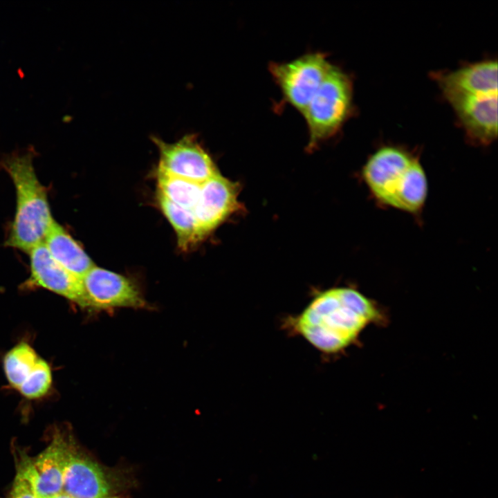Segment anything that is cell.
<instances>
[{
  "label": "cell",
  "instance_id": "6da1fadb",
  "mask_svg": "<svg viewBox=\"0 0 498 498\" xmlns=\"http://www.w3.org/2000/svg\"><path fill=\"white\" fill-rule=\"evenodd\" d=\"M377 317L369 299L352 288L338 287L316 293L299 313L284 320L283 326L321 353L332 355L354 343Z\"/></svg>",
  "mask_w": 498,
  "mask_h": 498
},
{
  "label": "cell",
  "instance_id": "7a4b0ae2",
  "mask_svg": "<svg viewBox=\"0 0 498 498\" xmlns=\"http://www.w3.org/2000/svg\"><path fill=\"white\" fill-rule=\"evenodd\" d=\"M35 155L30 147L7 154L1 160L16 191L15 214L6 243L28 253L44 242L54 221L46 190L35 171Z\"/></svg>",
  "mask_w": 498,
  "mask_h": 498
},
{
  "label": "cell",
  "instance_id": "3957f363",
  "mask_svg": "<svg viewBox=\"0 0 498 498\" xmlns=\"http://www.w3.org/2000/svg\"><path fill=\"white\" fill-rule=\"evenodd\" d=\"M363 176L372 194L385 205L415 212L425 203V172L418 160L400 149L385 147L376 151L367 162Z\"/></svg>",
  "mask_w": 498,
  "mask_h": 498
},
{
  "label": "cell",
  "instance_id": "277c9868",
  "mask_svg": "<svg viewBox=\"0 0 498 498\" xmlns=\"http://www.w3.org/2000/svg\"><path fill=\"white\" fill-rule=\"evenodd\" d=\"M352 98L350 77L339 67L331 64L302 113L308 127L309 149L338 133L351 111Z\"/></svg>",
  "mask_w": 498,
  "mask_h": 498
},
{
  "label": "cell",
  "instance_id": "5b68a950",
  "mask_svg": "<svg viewBox=\"0 0 498 498\" xmlns=\"http://www.w3.org/2000/svg\"><path fill=\"white\" fill-rule=\"evenodd\" d=\"M331 66L325 53L315 52L286 62H272L269 71L284 100L302 114Z\"/></svg>",
  "mask_w": 498,
  "mask_h": 498
},
{
  "label": "cell",
  "instance_id": "8992f818",
  "mask_svg": "<svg viewBox=\"0 0 498 498\" xmlns=\"http://www.w3.org/2000/svg\"><path fill=\"white\" fill-rule=\"evenodd\" d=\"M153 140L159 151L157 171L196 183H203L219 173L211 156L194 134L185 135L174 142L156 137Z\"/></svg>",
  "mask_w": 498,
  "mask_h": 498
},
{
  "label": "cell",
  "instance_id": "52a82bcc",
  "mask_svg": "<svg viewBox=\"0 0 498 498\" xmlns=\"http://www.w3.org/2000/svg\"><path fill=\"white\" fill-rule=\"evenodd\" d=\"M81 280L87 308H140L146 306L138 286L124 275L95 265Z\"/></svg>",
  "mask_w": 498,
  "mask_h": 498
},
{
  "label": "cell",
  "instance_id": "ba28073f",
  "mask_svg": "<svg viewBox=\"0 0 498 498\" xmlns=\"http://www.w3.org/2000/svg\"><path fill=\"white\" fill-rule=\"evenodd\" d=\"M237 185L219 172L201 183L192 210L201 239L239 208Z\"/></svg>",
  "mask_w": 498,
  "mask_h": 498
},
{
  "label": "cell",
  "instance_id": "9c48e42d",
  "mask_svg": "<svg viewBox=\"0 0 498 498\" xmlns=\"http://www.w3.org/2000/svg\"><path fill=\"white\" fill-rule=\"evenodd\" d=\"M28 255L30 275L28 286L45 288L87 308L81 279L58 264L44 243L33 248Z\"/></svg>",
  "mask_w": 498,
  "mask_h": 498
},
{
  "label": "cell",
  "instance_id": "30bf717a",
  "mask_svg": "<svg viewBox=\"0 0 498 498\" xmlns=\"http://www.w3.org/2000/svg\"><path fill=\"white\" fill-rule=\"evenodd\" d=\"M62 490L73 498H105L113 495V486L106 472L72 445L64 464Z\"/></svg>",
  "mask_w": 498,
  "mask_h": 498
},
{
  "label": "cell",
  "instance_id": "8fae6325",
  "mask_svg": "<svg viewBox=\"0 0 498 498\" xmlns=\"http://www.w3.org/2000/svg\"><path fill=\"white\" fill-rule=\"evenodd\" d=\"M466 134L488 144L497 136V94L459 96L448 99Z\"/></svg>",
  "mask_w": 498,
  "mask_h": 498
},
{
  "label": "cell",
  "instance_id": "7c38bea8",
  "mask_svg": "<svg viewBox=\"0 0 498 498\" xmlns=\"http://www.w3.org/2000/svg\"><path fill=\"white\" fill-rule=\"evenodd\" d=\"M433 77L447 100L465 95L497 94V61H482L452 71L439 72Z\"/></svg>",
  "mask_w": 498,
  "mask_h": 498
},
{
  "label": "cell",
  "instance_id": "4fadbf2b",
  "mask_svg": "<svg viewBox=\"0 0 498 498\" xmlns=\"http://www.w3.org/2000/svg\"><path fill=\"white\" fill-rule=\"evenodd\" d=\"M43 243L58 264L80 279L95 266L81 246L55 220Z\"/></svg>",
  "mask_w": 498,
  "mask_h": 498
},
{
  "label": "cell",
  "instance_id": "5bb4252c",
  "mask_svg": "<svg viewBox=\"0 0 498 498\" xmlns=\"http://www.w3.org/2000/svg\"><path fill=\"white\" fill-rule=\"evenodd\" d=\"M157 200L161 211L176 232L178 246L181 250H187L201 240L192 211L171 202L158 192Z\"/></svg>",
  "mask_w": 498,
  "mask_h": 498
},
{
  "label": "cell",
  "instance_id": "9a60e30c",
  "mask_svg": "<svg viewBox=\"0 0 498 498\" xmlns=\"http://www.w3.org/2000/svg\"><path fill=\"white\" fill-rule=\"evenodd\" d=\"M40 357L28 343L21 342L4 356L3 370L10 385L18 390L32 373Z\"/></svg>",
  "mask_w": 498,
  "mask_h": 498
},
{
  "label": "cell",
  "instance_id": "2e32d148",
  "mask_svg": "<svg viewBox=\"0 0 498 498\" xmlns=\"http://www.w3.org/2000/svg\"><path fill=\"white\" fill-rule=\"evenodd\" d=\"M201 183L157 171L158 192L192 212L198 201Z\"/></svg>",
  "mask_w": 498,
  "mask_h": 498
},
{
  "label": "cell",
  "instance_id": "e0dca14e",
  "mask_svg": "<svg viewBox=\"0 0 498 498\" xmlns=\"http://www.w3.org/2000/svg\"><path fill=\"white\" fill-rule=\"evenodd\" d=\"M52 383L50 367L45 360L40 358L32 373L18 391L26 398L39 399L50 391Z\"/></svg>",
  "mask_w": 498,
  "mask_h": 498
},
{
  "label": "cell",
  "instance_id": "ac0fdd59",
  "mask_svg": "<svg viewBox=\"0 0 498 498\" xmlns=\"http://www.w3.org/2000/svg\"><path fill=\"white\" fill-rule=\"evenodd\" d=\"M9 498H37L30 484L17 473Z\"/></svg>",
  "mask_w": 498,
  "mask_h": 498
},
{
  "label": "cell",
  "instance_id": "d6986e66",
  "mask_svg": "<svg viewBox=\"0 0 498 498\" xmlns=\"http://www.w3.org/2000/svg\"><path fill=\"white\" fill-rule=\"evenodd\" d=\"M37 498H38V497H37ZM45 498H73V497L62 490L59 493H57V494H55V495L50 496V497H45Z\"/></svg>",
  "mask_w": 498,
  "mask_h": 498
},
{
  "label": "cell",
  "instance_id": "ffe728a7",
  "mask_svg": "<svg viewBox=\"0 0 498 498\" xmlns=\"http://www.w3.org/2000/svg\"><path fill=\"white\" fill-rule=\"evenodd\" d=\"M105 498H126V497L121 496V495H113L107 497Z\"/></svg>",
  "mask_w": 498,
  "mask_h": 498
}]
</instances>
